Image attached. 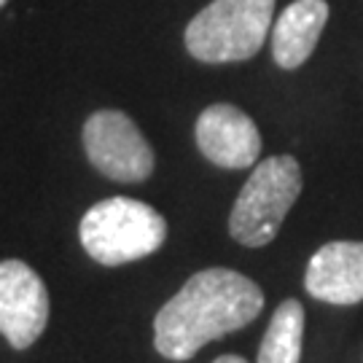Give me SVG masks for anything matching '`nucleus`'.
Here are the masks:
<instances>
[{
    "label": "nucleus",
    "mask_w": 363,
    "mask_h": 363,
    "mask_svg": "<svg viewBox=\"0 0 363 363\" xmlns=\"http://www.w3.org/2000/svg\"><path fill=\"white\" fill-rule=\"evenodd\" d=\"M49 291L40 274L19 259L0 261V334L13 350H27L49 323Z\"/></svg>",
    "instance_id": "423d86ee"
},
{
    "label": "nucleus",
    "mask_w": 363,
    "mask_h": 363,
    "mask_svg": "<svg viewBox=\"0 0 363 363\" xmlns=\"http://www.w3.org/2000/svg\"><path fill=\"white\" fill-rule=\"evenodd\" d=\"M81 138L91 167L108 181L143 183L151 178L156 164L154 148L127 113L111 108L91 113Z\"/></svg>",
    "instance_id": "39448f33"
},
{
    "label": "nucleus",
    "mask_w": 363,
    "mask_h": 363,
    "mask_svg": "<svg viewBox=\"0 0 363 363\" xmlns=\"http://www.w3.org/2000/svg\"><path fill=\"white\" fill-rule=\"evenodd\" d=\"M81 245L103 267H121L156 253L167 240L164 216L130 196L94 202L78 223Z\"/></svg>",
    "instance_id": "f03ea898"
},
{
    "label": "nucleus",
    "mask_w": 363,
    "mask_h": 363,
    "mask_svg": "<svg viewBox=\"0 0 363 363\" xmlns=\"http://www.w3.org/2000/svg\"><path fill=\"white\" fill-rule=\"evenodd\" d=\"M301 194V167L294 156H269L259 162L242 191L234 199L229 216V234L240 245L264 247L269 245L288 210L296 205Z\"/></svg>",
    "instance_id": "20e7f679"
},
{
    "label": "nucleus",
    "mask_w": 363,
    "mask_h": 363,
    "mask_svg": "<svg viewBox=\"0 0 363 363\" xmlns=\"http://www.w3.org/2000/svg\"><path fill=\"white\" fill-rule=\"evenodd\" d=\"M264 310V291L245 274L210 267L191 274L154 318V347L167 361H189L208 342L245 328Z\"/></svg>",
    "instance_id": "f257e3e1"
},
{
    "label": "nucleus",
    "mask_w": 363,
    "mask_h": 363,
    "mask_svg": "<svg viewBox=\"0 0 363 363\" xmlns=\"http://www.w3.org/2000/svg\"><path fill=\"white\" fill-rule=\"evenodd\" d=\"M194 138L202 156L223 169L253 167L261 156V132L237 105L216 103L196 118Z\"/></svg>",
    "instance_id": "0eeeda50"
},
{
    "label": "nucleus",
    "mask_w": 363,
    "mask_h": 363,
    "mask_svg": "<svg viewBox=\"0 0 363 363\" xmlns=\"http://www.w3.org/2000/svg\"><path fill=\"white\" fill-rule=\"evenodd\" d=\"M213 363H247V361L242 358V355H234L232 352V355H220V358H216Z\"/></svg>",
    "instance_id": "9b49d317"
},
{
    "label": "nucleus",
    "mask_w": 363,
    "mask_h": 363,
    "mask_svg": "<svg viewBox=\"0 0 363 363\" xmlns=\"http://www.w3.org/2000/svg\"><path fill=\"white\" fill-rule=\"evenodd\" d=\"M272 16L274 0H213L189 22L183 40L199 62H242L261 52Z\"/></svg>",
    "instance_id": "7ed1b4c3"
},
{
    "label": "nucleus",
    "mask_w": 363,
    "mask_h": 363,
    "mask_svg": "<svg viewBox=\"0 0 363 363\" xmlns=\"http://www.w3.org/2000/svg\"><path fill=\"white\" fill-rule=\"evenodd\" d=\"M328 22L325 0H294L277 16L272 30V57L283 70H296L310 60Z\"/></svg>",
    "instance_id": "1a4fd4ad"
},
{
    "label": "nucleus",
    "mask_w": 363,
    "mask_h": 363,
    "mask_svg": "<svg viewBox=\"0 0 363 363\" xmlns=\"http://www.w3.org/2000/svg\"><path fill=\"white\" fill-rule=\"evenodd\" d=\"M6 3H9V0H0V6H6Z\"/></svg>",
    "instance_id": "f8f14e48"
},
{
    "label": "nucleus",
    "mask_w": 363,
    "mask_h": 363,
    "mask_svg": "<svg viewBox=\"0 0 363 363\" xmlns=\"http://www.w3.org/2000/svg\"><path fill=\"white\" fill-rule=\"evenodd\" d=\"M304 288L312 298L350 307L363 301V242H325L307 264Z\"/></svg>",
    "instance_id": "6e6552de"
},
{
    "label": "nucleus",
    "mask_w": 363,
    "mask_h": 363,
    "mask_svg": "<svg viewBox=\"0 0 363 363\" xmlns=\"http://www.w3.org/2000/svg\"><path fill=\"white\" fill-rule=\"evenodd\" d=\"M301 339H304V307L298 298H286L267 325L256 363H298Z\"/></svg>",
    "instance_id": "9d476101"
}]
</instances>
